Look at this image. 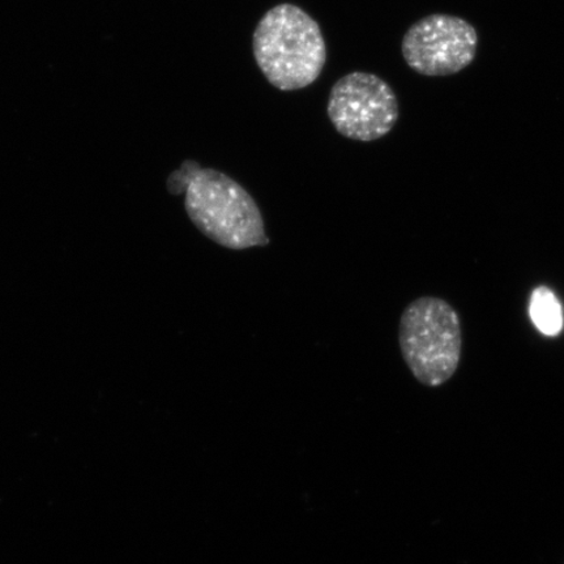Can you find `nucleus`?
Returning <instances> with one entry per match:
<instances>
[{
	"mask_svg": "<svg viewBox=\"0 0 564 564\" xmlns=\"http://www.w3.org/2000/svg\"><path fill=\"white\" fill-rule=\"evenodd\" d=\"M171 176V189L185 192L189 220L204 236L225 249L241 251L270 243L262 212L253 197L229 175L215 169L183 167Z\"/></svg>",
	"mask_w": 564,
	"mask_h": 564,
	"instance_id": "nucleus-1",
	"label": "nucleus"
},
{
	"mask_svg": "<svg viewBox=\"0 0 564 564\" xmlns=\"http://www.w3.org/2000/svg\"><path fill=\"white\" fill-rule=\"evenodd\" d=\"M252 51L265 79L285 91L312 86L327 61L319 24L291 3L273 7L260 19Z\"/></svg>",
	"mask_w": 564,
	"mask_h": 564,
	"instance_id": "nucleus-2",
	"label": "nucleus"
},
{
	"mask_svg": "<svg viewBox=\"0 0 564 564\" xmlns=\"http://www.w3.org/2000/svg\"><path fill=\"white\" fill-rule=\"evenodd\" d=\"M399 344L415 380L432 388L446 384L462 361L460 316L442 299L414 300L401 314Z\"/></svg>",
	"mask_w": 564,
	"mask_h": 564,
	"instance_id": "nucleus-3",
	"label": "nucleus"
},
{
	"mask_svg": "<svg viewBox=\"0 0 564 564\" xmlns=\"http://www.w3.org/2000/svg\"><path fill=\"white\" fill-rule=\"evenodd\" d=\"M328 117L340 135L373 141L390 133L399 119V102L390 84L369 73H351L330 89Z\"/></svg>",
	"mask_w": 564,
	"mask_h": 564,
	"instance_id": "nucleus-4",
	"label": "nucleus"
},
{
	"mask_svg": "<svg viewBox=\"0 0 564 564\" xmlns=\"http://www.w3.org/2000/svg\"><path fill=\"white\" fill-rule=\"evenodd\" d=\"M478 33L469 21L434 13L409 28L401 44L406 65L429 77L462 73L475 62Z\"/></svg>",
	"mask_w": 564,
	"mask_h": 564,
	"instance_id": "nucleus-5",
	"label": "nucleus"
},
{
	"mask_svg": "<svg viewBox=\"0 0 564 564\" xmlns=\"http://www.w3.org/2000/svg\"><path fill=\"white\" fill-rule=\"evenodd\" d=\"M534 326L541 334L556 336L563 328V312L558 297L547 286L535 288L529 307Z\"/></svg>",
	"mask_w": 564,
	"mask_h": 564,
	"instance_id": "nucleus-6",
	"label": "nucleus"
}]
</instances>
